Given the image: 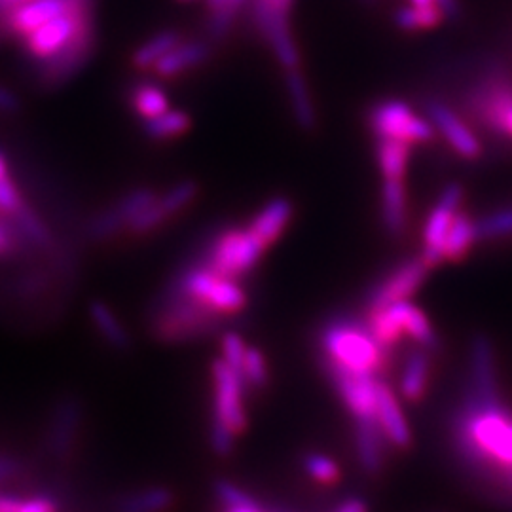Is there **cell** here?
I'll use <instances>...</instances> for the list:
<instances>
[{
	"instance_id": "1",
	"label": "cell",
	"mask_w": 512,
	"mask_h": 512,
	"mask_svg": "<svg viewBox=\"0 0 512 512\" xmlns=\"http://www.w3.org/2000/svg\"><path fill=\"white\" fill-rule=\"evenodd\" d=\"M473 391L454 425L459 456L469 465L505 478L512 486V416L499 403L492 346L473 342Z\"/></svg>"
},
{
	"instance_id": "2",
	"label": "cell",
	"mask_w": 512,
	"mask_h": 512,
	"mask_svg": "<svg viewBox=\"0 0 512 512\" xmlns=\"http://www.w3.org/2000/svg\"><path fill=\"white\" fill-rule=\"evenodd\" d=\"M25 50L52 73L74 69L88 54L92 42V19L86 0H69L67 8L23 38Z\"/></svg>"
},
{
	"instance_id": "3",
	"label": "cell",
	"mask_w": 512,
	"mask_h": 512,
	"mask_svg": "<svg viewBox=\"0 0 512 512\" xmlns=\"http://www.w3.org/2000/svg\"><path fill=\"white\" fill-rule=\"evenodd\" d=\"M319 361L321 366L378 378L389 361V353L374 340L365 321L336 317L319 332Z\"/></svg>"
},
{
	"instance_id": "4",
	"label": "cell",
	"mask_w": 512,
	"mask_h": 512,
	"mask_svg": "<svg viewBox=\"0 0 512 512\" xmlns=\"http://www.w3.org/2000/svg\"><path fill=\"white\" fill-rule=\"evenodd\" d=\"M224 315L203 306L169 283L150 311L148 327L156 340L181 344L205 338L220 329Z\"/></svg>"
},
{
	"instance_id": "5",
	"label": "cell",
	"mask_w": 512,
	"mask_h": 512,
	"mask_svg": "<svg viewBox=\"0 0 512 512\" xmlns=\"http://www.w3.org/2000/svg\"><path fill=\"white\" fill-rule=\"evenodd\" d=\"M465 107L490 133L512 141L511 74L497 67L482 74L467 93Z\"/></svg>"
},
{
	"instance_id": "6",
	"label": "cell",
	"mask_w": 512,
	"mask_h": 512,
	"mask_svg": "<svg viewBox=\"0 0 512 512\" xmlns=\"http://www.w3.org/2000/svg\"><path fill=\"white\" fill-rule=\"evenodd\" d=\"M171 285L226 319L247 306V293L239 285L238 279L217 274L203 262L184 268L179 277L171 281Z\"/></svg>"
},
{
	"instance_id": "7",
	"label": "cell",
	"mask_w": 512,
	"mask_h": 512,
	"mask_svg": "<svg viewBox=\"0 0 512 512\" xmlns=\"http://www.w3.org/2000/svg\"><path fill=\"white\" fill-rule=\"evenodd\" d=\"M264 251L266 247L247 228H226L211 239L202 262L217 274L239 279L255 268Z\"/></svg>"
},
{
	"instance_id": "8",
	"label": "cell",
	"mask_w": 512,
	"mask_h": 512,
	"mask_svg": "<svg viewBox=\"0 0 512 512\" xmlns=\"http://www.w3.org/2000/svg\"><path fill=\"white\" fill-rule=\"evenodd\" d=\"M368 126L376 137L406 141L410 145L425 143L435 137V128L427 118L418 116L401 99H385L368 112Z\"/></svg>"
},
{
	"instance_id": "9",
	"label": "cell",
	"mask_w": 512,
	"mask_h": 512,
	"mask_svg": "<svg viewBox=\"0 0 512 512\" xmlns=\"http://www.w3.org/2000/svg\"><path fill=\"white\" fill-rule=\"evenodd\" d=\"M211 376H213L211 423H219L234 437H239L247 429V412H245L247 385L241 380L238 372L226 365L222 359L213 361Z\"/></svg>"
},
{
	"instance_id": "10",
	"label": "cell",
	"mask_w": 512,
	"mask_h": 512,
	"mask_svg": "<svg viewBox=\"0 0 512 512\" xmlns=\"http://www.w3.org/2000/svg\"><path fill=\"white\" fill-rule=\"evenodd\" d=\"M323 370L348 408L355 429H380L376 404V385L380 378L351 374L334 366H323Z\"/></svg>"
},
{
	"instance_id": "11",
	"label": "cell",
	"mask_w": 512,
	"mask_h": 512,
	"mask_svg": "<svg viewBox=\"0 0 512 512\" xmlns=\"http://www.w3.org/2000/svg\"><path fill=\"white\" fill-rule=\"evenodd\" d=\"M463 203V186L458 183L446 184L440 192L439 200L429 213L423 228V253L421 258L429 268H435L442 262L444 239L456 219Z\"/></svg>"
},
{
	"instance_id": "12",
	"label": "cell",
	"mask_w": 512,
	"mask_h": 512,
	"mask_svg": "<svg viewBox=\"0 0 512 512\" xmlns=\"http://www.w3.org/2000/svg\"><path fill=\"white\" fill-rule=\"evenodd\" d=\"M427 272L429 266L423 262L421 256L406 260L393 272L385 275L372 289V293L368 294V311L384 310L395 302L410 300V296L423 285Z\"/></svg>"
},
{
	"instance_id": "13",
	"label": "cell",
	"mask_w": 512,
	"mask_h": 512,
	"mask_svg": "<svg viewBox=\"0 0 512 512\" xmlns=\"http://www.w3.org/2000/svg\"><path fill=\"white\" fill-rule=\"evenodd\" d=\"M427 120L433 124L435 131L446 139V143L458 152L465 160H476L482 154V145L475 131L467 126V122L456 114V110L448 107L440 99L425 101Z\"/></svg>"
},
{
	"instance_id": "14",
	"label": "cell",
	"mask_w": 512,
	"mask_h": 512,
	"mask_svg": "<svg viewBox=\"0 0 512 512\" xmlns=\"http://www.w3.org/2000/svg\"><path fill=\"white\" fill-rule=\"evenodd\" d=\"M196 196H198V184L194 181H181L171 186L164 196H158L150 207L131 220L128 226L129 234L145 236L158 230L167 220L173 219L183 211L184 207L194 202Z\"/></svg>"
},
{
	"instance_id": "15",
	"label": "cell",
	"mask_w": 512,
	"mask_h": 512,
	"mask_svg": "<svg viewBox=\"0 0 512 512\" xmlns=\"http://www.w3.org/2000/svg\"><path fill=\"white\" fill-rule=\"evenodd\" d=\"M82 423V406L74 397H65L55 404L46 433V448L55 461L67 463L73 458L76 437Z\"/></svg>"
},
{
	"instance_id": "16",
	"label": "cell",
	"mask_w": 512,
	"mask_h": 512,
	"mask_svg": "<svg viewBox=\"0 0 512 512\" xmlns=\"http://www.w3.org/2000/svg\"><path fill=\"white\" fill-rule=\"evenodd\" d=\"M156 192L150 188H137L131 190L118 203H114L110 209L97 215L90 224V238L97 241L118 236L122 230H128L131 220L141 215L147 207L156 200Z\"/></svg>"
},
{
	"instance_id": "17",
	"label": "cell",
	"mask_w": 512,
	"mask_h": 512,
	"mask_svg": "<svg viewBox=\"0 0 512 512\" xmlns=\"http://www.w3.org/2000/svg\"><path fill=\"white\" fill-rule=\"evenodd\" d=\"M376 404H378V425L384 433L389 446L406 450L412 444V431L404 418L403 408L395 391L389 385L378 380L376 385Z\"/></svg>"
},
{
	"instance_id": "18",
	"label": "cell",
	"mask_w": 512,
	"mask_h": 512,
	"mask_svg": "<svg viewBox=\"0 0 512 512\" xmlns=\"http://www.w3.org/2000/svg\"><path fill=\"white\" fill-rule=\"evenodd\" d=\"M69 0H29L10 8L6 16V27L19 38L37 31L44 23L59 16L67 8Z\"/></svg>"
},
{
	"instance_id": "19",
	"label": "cell",
	"mask_w": 512,
	"mask_h": 512,
	"mask_svg": "<svg viewBox=\"0 0 512 512\" xmlns=\"http://www.w3.org/2000/svg\"><path fill=\"white\" fill-rule=\"evenodd\" d=\"M291 219H293V203L289 198L277 196L256 213L249 222L247 230L268 249L281 238Z\"/></svg>"
},
{
	"instance_id": "20",
	"label": "cell",
	"mask_w": 512,
	"mask_h": 512,
	"mask_svg": "<svg viewBox=\"0 0 512 512\" xmlns=\"http://www.w3.org/2000/svg\"><path fill=\"white\" fill-rule=\"evenodd\" d=\"M211 55V46L205 40H190L179 42L152 67V71L162 78H175L181 74L200 67Z\"/></svg>"
},
{
	"instance_id": "21",
	"label": "cell",
	"mask_w": 512,
	"mask_h": 512,
	"mask_svg": "<svg viewBox=\"0 0 512 512\" xmlns=\"http://www.w3.org/2000/svg\"><path fill=\"white\" fill-rule=\"evenodd\" d=\"M429 376H431V351L418 346L404 359L401 376H399V389L408 403H420L425 397Z\"/></svg>"
},
{
	"instance_id": "22",
	"label": "cell",
	"mask_w": 512,
	"mask_h": 512,
	"mask_svg": "<svg viewBox=\"0 0 512 512\" xmlns=\"http://www.w3.org/2000/svg\"><path fill=\"white\" fill-rule=\"evenodd\" d=\"M382 222L393 236L401 238L408 224V198L404 179H384L382 184Z\"/></svg>"
},
{
	"instance_id": "23",
	"label": "cell",
	"mask_w": 512,
	"mask_h": 512,
	"mask_svg": "<svg viewBox=\"0 0 512 512\" xmlns=\"http://www.w3.org/2000/svg\"><path fill=\"white\" fill-rule=\"evenodd\" d=\"M285 88H287V95H289V103H291L296 124L302 129L315 128V124H317L315 105L311 101L306 76L302 74L300 67L285 71Z\"/></svg>"
},
{
	"instance_id": "24",
	"label": "cell",
	"mask_w": 512,
	"mask_h": 512,
	"mask_svg": "<svg viewBox=\"0 0 512 512\" xmlns=\"http://www.w3.org/2000/svg\"><path fill=\"white\" fill-rule=\"evenodd\" d=\"M175 505V494L165 486H148L120 495L114 512H167Z\"/></svg>"
},
{
	"instance_id": "25",
	"label": "cell",
	"mask_w": 512,
	"mask_h": 512,
	"mask_svg": "<svg viewBox=\"0 0 512 512\" xmlns=\"http://www.w3.org/2000/svg\"><path fill=\"white\" fill-rule=\"evenodd\" d=\"M90 319L99 336L116 351H128L131 348V336L116 311L103 300H93L90 304Z\"/></svg>"
},
{
	"instance_id": "26",
	"label": "cell",
	"mask_w": 512,
	"mask_h": 512,
	"mask_svg": "<svg viewBox=\"0 0 512 512\" xmlns=\"http://www.w3.org/2000/svg\"><path fill=\"white\" fill-rule=\"evenodd\" d=\"M412 145L399 139L376 137V160L384 179H404Z\"/></svg>"
},
{
	"instance_id": "27",
	"label": "cell",
	"mask_w": 512,
	"mask_h": 512,
	"mask_svg": "<svg viewBox=\"0 0 512 512\" xmlns=\"http://www.w3.org/2000/svg\"><path fill=\"white\" fill-rule=\"evenodd\" d=\"M476 243L475 220L469 217V213L459 209L456 219L452 222L444 247H442V260L446 262H459L463 260L471 247Z\"/></svg>"
},
{
	"instance_id": "28",
	"label": "cell",
	"mask_w": 512,
	"mask_h": 512,
	"mask_svg": "<svg viewBox=\"0 0 512 512\" xmlns=\"http://www.w3.org/2000/svg\"><path fill=\"white\" fill-rule=\"evenodd\" d=\"M249 0H207V37L220 40L226 37L230 27Z\"/></svg>"
},
{
	"instance_id": "29",
	"label": "cell",
	"mask_w": 512,
	"mask_h": 512,
	"mask_svg": "<svg viewBox=\"0 0 512 512\" xmlns=\"http://www.w3.org/2000/svg\"><path fill=\"white\" fill-rule=\"evenodd\" d=\"M183 38L177 33V31H162V33H156L154 37L148 38L147 42H143L135 52H133V65L137 69H152L162 57H164L171 48H175Z\"/></svg>"
},
{
	"instance_id": "30",
	"label": "cell",
	"mask_w": 512,
	"mask_h": 512,
	"mask_svg": "<svg viewBox=\"0 0 512 512\" xmlns=\"http://www.w3.org/2000/svg\"><path fill=\"white\" fill-rule=\"evenodd\" d=\"M131 107L133 110L143 118V120H150V118H156L160 116L162 112H165L169 107V97L167 93L152 84V82H141L137 84L133 90H131Z\"/></svg>"
},
{
	"instance_id": "31",
	"label": "cell",
	"mask_w": 512,
	"mask_h": 512,
	"mask_svg": "<svg viewBox=\"0 0 512 512\" xmlns=\"http://www.w3.org/2000/svg\"><path fill=\"white\" fill-rule=\"evenodd\" d=\"M444 14L437 4H408L395 14V25L403 31H427L440 25Z\"/></svg>"
},
{
	"instance_id": "32",
	"label": "cell",
	"mask_w": 512,
	"mask_h": 512,
	"mask_svg": "<svg viewBox=\"0 0 512 512\" xmlns=\"http://www.w3.org/2000/svg\"><path fill=\"white\" fill-rule=\"evenodd\" d=\"M192 128V120L184 110L167 109L156 118L145 120V131L150 139L167 141L181 137Z\"/></svg>"
},
{
	"instance_id": "33",
	"label": "cell",
	"mask_w": 512,
	"mask_h": 512,
	"mask_svg": "<svg viewBox=\"0 0 512 512\" xmlns=\"http://www.w3.org/2000/svg\"><path fill=\"white\" fill-rule=\"evenodd\" d=\"M476 241L512 238V203L475 220Z\"/></svg>"
},
{
	"instance_id": "34",
	"label": "cell",
	"mask_w": 512,
	"mask_h": 512,
	"mask_svg": "<svg viewBox=\"0 0 512 512\" xmlns=\"http://www.w3.org/2000/svg\"><path fill=\"white\" fill-rule=\"evenodd\" d=\"M215 497L219 501L220 512H272L262 507L253 495L245 494L232 482L219 480L215 484Z\"/></svg>"
},
{
	"instance_id": "35",
	"label": "cell",
	"mask_w": 512,
	"mask_h": 512,
	"mask_svg": "<svg viewBox=\"0 0 512 512\" xmlns=\"http://www.w3.org/2000/svg\"><path fill=\"white\" fill-rule=\"evenodd\" d=\"M241 380L247 387H253V389H262L270 382L268 363L260 349L247 348L243 368H241Z\"/></svg>"
},
{
	"instance_id": "36",
	"label": "cell",
	"mask_w": 512,
	"mask_h": 512,
	"mask_svg": "<svg viewBox=\"0 0 512 512\" xmlns=\"http://www.w3.org/2000/svg\"><path fill=\"white\" fill-rule=\"evenodd\" d=\"M249 2H251L253 23L258 31L275 19H289V12L293 8V0H249Z\"/></svg>"
},
{
	"instance_id": "37",
	"label": "cell",
	"mask_w": 512,
	"mask_h": 512,
	"mask_svg": "<svg viewBox=\"0 0 512 512\" xmlns=\"http://www.w3.org/2000/svg\"><path fill=\"white\" fill-rule=\"evenodd\" d=\"M304 469L319 484H334L340 480L338 463L325 454H317V452L308 454L304 458Z\"/></svg>"
},
{
	"instance_id": "38",
	"label": "cell",
	"mask_w": 512,
	"mask_h": 512,
	"mask_svg": "<svg viewBox=\"0 0 512 512\" xmlns=\"http://www.w3.org/2000/svg\"><path fill=\"white\" fill-rule=\"evenodd\" d=\"M27 205L21 200L18 186L10 179V175L0 177V213L6 217H18Z\"/></svg>"
},
{
	"instance_id": "39",
	"label": "cell",
	"mask_w": 512,
	"mask_h": 512,
	"mask_svg": "<svg viewBox=\"0 0 512 512\" xmlns=\"http://www.w3.org/2000/svg\"><path fill=\"white\" fill-rule=\"evenodd\" d=\"M245 353H247V346L238 332H226L222 336V361L230 368H234L239 376L245 361Z\"/></svg>"
},
{
	"instance_id": "40",
	"label": "cell",
	"mask_w": 512,
	"mask_h": 512,
	"mask_svg": "<svg viewBox=\"0 0 512 512\" xmlns=\"http://www.w3.org/2000/svg\"><path fill=\"white\" fill-rule=\"evenodd\" d=\"M59 507L50 495H35L31 499H21L18 512H57Z\"/></svg>"
},
{
	"instance_id": "41",
	"label": "cell",
	"mask_w": 512,
	"mask_h": 512,
	"mask_svg": "<svg viewBox=\"0 0 512 512\" xmlns=\"http://www.w3.org/2000/svg\"><path fill=\"white\" fill-rule=\"evenodd\" d=\"M19 473H21V463L18 459L0 454V484L14 480Z\"/></svg>"
},
{
	"instance_id": "42",
	"label": "cell",
	"mask_w": 512,
	"mask_h": 512,
	"mask_svg": "<svg viewBox=\"0 0 512 512\" xmlns=\"http://www.w3.org/2000/svg\"><path fill=\"white\" fill-rule=\"evenodd\" d=\"M332 512H368L365 501L359 497H349L338 503Z\"/></svg>"
},
{
	"instance_id": "43",
	"label": "cell",
	"mask_w": 512,
	"mask_h": 512,
	"mask_svg": "<svg viewBox=\"0 0 512 512\" xmlns=\"http://www.w3.org/2000/svg\"><path fill=\"white\" fill-rule=\"evenodd\" d=\"M18 109V99L16 95L10 92L8 88L0 86V110L2 112H12V110Z\"/></svg>"
},
{
	"instance_id": "44",
	"label": "cell",
	"mask_w": 512,
	"mask_h": 512,
	"mask_svg": "<svg viewBox=\"0 0 512 512\" xmlns=\"http://www.w3.org/2000/svg\"><path fill=\"white\" fill-rule=\"evenodd\" d=\"M435 4L442 10L444 18H456L459 14L458 0H437Z\"/></svg>"
},
{
	"instance_id": "45",
	"label": "cell",
	"mask_w": 512,
	"mask_h": 512,
	"mask_svg": "<svg viewBox=\"0 0 512 512\" xmlns=\"http://www.w3.org/2000/svg\"><path fill=\"white\" fill-rule=\"evenodd\" d=\"M21 499L16 495L0 494V512H18Z\"/></svg>"
},
{
	"instance_id": "46",
	"label": "cell",
	"mask_w": 512,
	"mask_h": 512,
	"mask_svg": "<svg viewBox=\"0 0 512 512\" xmlns=\"http://www.w3.org/2000/svg\"><path fill=\"white\" fill-rule=\"evenodd\" d=\"M14 249V239H12V234L0 224V255H6V253H10Z\"/></svg>"
},
{
	"instance_id": "47",
	"label": "cell",
	"mask_w": 512,
	"mask_h": 512,
	"mask_svg": "<svg viewBox=\"0 0 512 512\" xmlns=\"http://www.w3.org/2000/svg\"><path fill=\"white\" fill-rule=\"evenodd\" d=\"M23 2H29V0H0V8H14Z\"/></svg>"
},
{
	"instance_id": "48",
	"label": "cell",
	"mask_w": 512,
	"mask_h": 512,
	"mask_svg": "<svg viewBox=\"0 0 512 512\" xmlns=\"http://www.w3.org/2000/svg\"><path fill=\"white\" fill-rule=\"evenodd\" d=\"M8 175V164H6V158L0 154V177Z\"/></svg>"
},
{
	"instance_id": "49",
	"label": "cell",
	"mask_w": 512,
	"mask_h": 512,
	"mask_svg": "<svg viewBox=\"0 0 512 512\" xmlns=\"http://www.w3.org/2000/svg\"><path fill=\"white\" fill-rule=\"evenodd\" d=\"M363 2H374V0H363Z\"/></svg>"
},
{
	"instance_id": "50",
	"label": "cell",
	"mask_w": 512,
	"mask_h": 512,
	"mask_svg": "<svg viewBox=\"0 0 512 512\" xmlns=\"http://www.w3.org/2000/svg\"><path fill=\"white\" fill-rule=\"evenodd\" d=\"M181 2H190V0H181Z\"/></svg>"
},
{
	"instance_id": "51",
	"label": "cell",
	"mask_w": 512,
	"mask_h": 512,
	"mask_svg": "<svg viewBox=\"0 0 512 512\" xmlns=\"http://www.w3.org/2000/svg\"><path fill=\"white\" fill-rule=\"evenodd\" d=\"M272 512H281V511H272Z\"/></svg>"
}]
</instances>
